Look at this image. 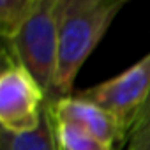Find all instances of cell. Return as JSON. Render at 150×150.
<instances>
[{"instance_id":"30bf717a","label":"cell","mask_w":150,"mask_h":150,"mask_svg":"<svg viewBox=\"0 0 150 150\" xmlns=\"http://www.w3.org/2000/svg\"><path fill=\"white\" fill-rule=\"evenodd\" d=\"M148 124H150V99H148V103L145 104L143 111L139 113V117H138V120H136V124H134V127H132V131H131V136L136 134V132H139L141 129H145ZM131 136H129V138H131Z\"/></svg>"},{"instance_id":"277c9868","label":"cell","mask_w":150,"mask_h":150,"mask_svg":"<svg viewBox=\"0 0 150 150\" xmlns=\"http://www.w3.org/2000/svg\"><path fill=\"white\" fill-rule=\"evenodd\" d=\"M46 94L30 72L4 51L0 74V125L7 132L34 131L41 122Z\"/></svg>"},{"instance_id":"9c48e42d","label":"cell","mask_w":150,"mask_h":150,"mask_svg":"<svg viewBox=\"0 0 150 150\" xmlns=\"http://www.w3.org/2000/svg\"><path fill=\"white\" fill-rule=\"evenodd\" d=\"M127 150H150V124L129 138Z\"/></svg>"},{"instance_id":"6da1fadb","label":"cell","mask_w":150,"mask_h":150,"mask_svg":"<svg viewBox=\"0 0 150 150\" xmlns=\"http://www.w3.org/2000/svg\"><path fill=\"white\" fill-rule=\"evenodd\" d=\"M125 0H58L57 101L72 96L81 65L103 41Z\"/></svg>"},{"instance_id":"ba28073f","label":"cell","mask_w":150,"mask_h":150,"mask_svg":"<svg viewBox=\"0 0 150 150\" xmlns=\"http://www.w3.org/2000/svg\"><path fill=\"white\" fill-rule=\"evenodd\" d=\"M60 139L64 145V150H118L117 146L96 138L94 134L76 127V125H67L60 124Z\"/></svg>"},{"instance_id":"3957f363","label":"cell","mask_w":150,"mask_h":150,"mask_svg":"<svg viewBox=\"0 0 150 150\" xmlns=\"http://www.w3.org/2000/svg\"><path fill=\"white\" fill-rule=\"evenodd\" d=\"M76 96L115 115L131 136L139 113L150 99V51L111 80L85 88Z\"/></svg>"},{"instance_id":"5b68a950","label":"cell","mask_w":150,"mask_h":150,"mask_svg":"<svg viewBox=\"0 0 150 150\" xmlns=\"http://www.w3.org/2000/svg\"><path fill=\"white\" fill-rule=\"evenodd\" d=\"M53 113L60 124L76 125L94 134L96 138L117 146L118 150L125 141H129L125 127L115 115L83 97H78L76 94L53 101Z\"/></svg>"},{"instance_id":"52a82bcc","label":"cell","mask_w":150,"mask_h":150,"mask_svg":"<svg viewBox=\"0 0 150 150\" xmlns=\"http://www.w3.org/2000/svg\"><path fill=\"white\" fill-rule=\"evenodd\" d=\"M37 0H0V34L4 42H11L32 16Z\"/></svg>"},{"instance_id":"7a4b0ae2","label":"cell","mask_w":150,"mask_h":150,"mask_svg":"<svg viewBox=\"0 0 150 150\" xmlns=\"http://www.w3.org/2000/svg\"><path fill=\"white\" fill-rule=\"evenodd\" d=\"M9 53L44 90L46 99L57 101L55 80L58 62V0H37L21 30L6 44Z\"/></svg>"},{"instance_id":"8992f818","label":"cell","mask_w":150,"mask_h":150,"mask_svg":"<svg viewBox=\"0 0 150 150\" xmlns=\"http://www.w3.org/2000/svg\"><path fill=\"white\" fill-rule=\"evenodd\" d=\"M0 150H64L60 125L53 113V101L46 99L39 125L30 132H7L0 129Z\"/></svg>"}]
</instances>
